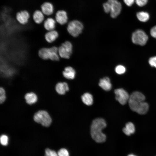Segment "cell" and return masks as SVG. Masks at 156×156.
Listing matches in <instances>:
<instances>
[{
    "label": "cell",
    "mask_w": 156,
    "mask_h": 156,
    "mask_svg": "<svg viewBox=\"0 0 156 156\" xmlns=\"http://www.w3.org/2000/svg\"><path fill=\"white\" fill-rule=\"evenodd\" d=\"M145 99V96L142 93L138 91L132 92L128 101L130 108L139 114H145L149 109L148 104L144 101Z\"/></svg>",
    "instance_id": "cell-1"
},
{
    "label": "cell",
    "mask_w": 156,
    "mask_h": 156,
    "mask_svg": "<svg viewBox=\"0 0 156 156\" xmlns=\"http://www.w3.org/2000/svg\"><path fill=\"white\" fill-rule=\"evenodd\" d=\"M105 120L102 118H96L93 120L90 129V133L92 139L98 143L104 142L106 136L102 132V130L106 126Z\"/></svg>",
    "instance_id": "cell-2"
},
{
    "label": "cell",
    "mask_w": 156,
    "mask_h": 156,
    "mask_svg": "<svg viewBox=\"0 0 156 156\" xmlns=\"http://www.w3.org/2000/svg\"><path fill=\"white\" fill-rule=\"evenodd\" d=\"M38 54L39 57L43 60L53 61H58L60 60L58 48L56 46L42 47L38 50Z\"/></svg>",
    "instance_id": "cell-3"
},
{
    "label": "cell",
    "mask_w": 156,
    "mask_h": 156,
    "mask_svg": "<svg viewBox=\"0 0 156 156\" xmlns=\"http://www.w3.org/2000/svg\"><path fill=\"white\" fill-rule=\"evenodd\" d=\"M83 27V25L81 22L78 20H74L68 23L67 29L71 35L76 37L82 32Z\"/></svg>",
    "instance_id": "cell-4"
},
{
    "label": "cell",
    "mask_w": 156,
    "mask_h": 156,
    "mask_svg": "<svg viewBox=\"0 0 156 156\" xmlns=\"http://www.w3.org/2000/svg\"><path fill=\"white\" fill-rule=\"evenodd\" d=\"M148 40V36L142 30H136L132 34L131 40L132 42L135 44L144 46L146 44Z\"/></svg>",
    "instance_id": "cell-5"
},
{
    "label": "cell",
    "mask_w": 156,
    "mask_h": 156,
    "mask_svg": "<svg viewBox=\"0 0 156 156\" xmlns=\"http://www.w3.org/2000/svg\"><path fill=\"white\" fill-rule=\"evenodd\" d=\"M34 119L35 122L45 127L49 126L51 122L50 115L44 111H40L36 113L34 116Z\"/></svg>",
    "instance_id": "cell-6"
},
{
    "label": "cell",
    "mask_w": 156,
    "mask_h": 156,
    "mask_svg": "<svg viewBox=\"0 0 156 156\" xmlns=\"http://www.w3.org/2000/svg\"><path fill=\"white\" fill-rule=\"evenodd\" d=\"M58 53L60 57L65 59L69 58L72 53L73 46L69 41H66L58 47Z\"/></svg>",
    "instance_id": "cell-7"
},
{
    "label": "cell",
    "mask_w": 156,
    "mask_h": 156,
    "mask_svg": "<svg viewBox=\"0 0 156 156\" xmlns=\"http://www.w3.org/2000/svg\"><path fill=\"white\" fill-rule=\"evenodd\" d=\"M110 7V15L111 17L114 18L120 14L122 8L121 3L118 0H107Z\"/></svg>",
    "instance_id": "cell-8"
},
{
    "label": "cell",
    "mask_w": 156,
    "mask_h": 156,
    "mask_svg": "<svg viewBox=\"0 0 156 156\" xmlns=\"http://www.w3.org/2000/svg\"><path fill=\"white\" fill-rule=\"evenodd\" d=\"M116 99L121 105H124L128 101L130 95L122 88H118L114 90Z\"/></svg>",
    "instance_id": "cell-9"
},
{
    "label": "cell",
    "mask_w": 156,
    "mask_h": 156,
    "mask_svg": "<svg viewBox=\"0 0 156 156\" xmlns=\"http://www.w3.org/2000/svg\"><path fill=\"white\" fill-rule=\"evenodd\" d=\"M30 18L29 12L26 10H22L16 14L15 18L18 22L22 25H25L29 22Z\"/></svg>",
    "instance_id": "cell-10"
},
{
    "label": "cell",
    "mask_w": 156,
    "mask_h": 156,
    "mask_svg": "<svg viewBox=\"0 0 156 156\" xmlns=\"http://www.w3.org/2000/svg\"><path fill=\"white\" fill-rule=\"evenodd\" d=\"M53 15H54V18L57 23L60 25H63L67 23L68 16L67 13L65 10H58Z\"/></svg>",
    "instance_id": "cell-11"
},
{
    "label": "cell",
    "mask_w": 156,
    "mask_h": 156,
    "mask_svg": "<svg viewBox=\"0 0 156 156\" xmlns=\"http://www.w3.org/2000/svg\"><path fill=\"white\" fill-rule=\"evenodd\" d=\"M40 10L46 17L52 16L54 13V8L53 4L50 2L46 1L42 4Z\"/></svg>",
    "instance_id": "cell-12"
},
{
    "label": "cell",
    "mask_w": 156,
    "mask_h": 156,
    "mask_svg": "<svg viewBox=\"0 0 156 156\" xmlns=\"http://www.w3.org/2000/svg\"><path fill=\"white\" fill-rule=\"evenodd\" d=\"M56 24L55 18L51 16L45 17L43 23V27L47 31L55 29Z\"/></svg>",
    "instance_id": "cell-13"
},
{
    "label": "cell",
    "mask_w": 156,
    "mask_h": 156,
    "mask_svg": "<svg viewBox=\"0 0 156 156\" xmlns=\"http://www.w3.org/2000/svg\"><path fill=\"white\" fill-rule=\"evenodd\" d=\"M59 36L58 32L54 29L46 31L44 35V38L47 43L51 44L57 39Z\"/></svg>",
    "instance_id": "cell-14"
},
{
    "label": "cell",
    "mask_w": 156,
    "mask_h": 156,
    "mask_svg": "<svg viewBox=\"0 0 156 156\" xmlns=\"http://www.w3.org/2000/svg\"><path fill=\"white\" fill-rule=\"evenodd\" d=\"M32 18L34 22L38 24H41L45 19V16L40 10H35L32 15Z\"/></svg>",
    "instance_id": "cell-15"
},
{
    "label": "cell",
    "mask_w": 156,
    "mask_h": 156,
    "mask_svg": "<svg viewBox=\"0 0 156 156\" xmlns=\"http://www.w3.org/2000/svg\"><path fill=\"white\" fill-rule=\"evenodd\" d=\"M75 71L71 67L68 66L64 68L62 72L63 76L66 79H72L75 78Z\"/></svg>",
    "instance_id": "cell-16"
},
{
    "label": "cell",
    "mask_w": 156,
    "mask_h": 156,
    "mask_svg": "<svg viewBox=\"0 0 156 156\" xmlns=\"http://www.w3.org/2000/svg\"><path fill=\"white\" fill-rule=\"evenodd\" d=\"M99 85L103 89L106 91L110 90L112 88L110 79L107 77L100 79Z\"/></svg>",
    "instance_id": "cell-17"
},
{
    "label": "cell",
    "mask_w": 156,
    "mask_h": 156,
    "mask_svg": "<svg viewBox=\"0 0 156 156\" xmlns=\"http://www.w3.org/2000/svg\"><path fill=\"white\" fill-rule=\"evenodd\" d=\"M67 83L65 82H59L55 86V90L57 92L60 94H64L69 90Z\"/></svg>",
    "instance_id": "cell-18"
},
{
    "label": "cell",
    "mask_w": 156,
    "mask_h": 156,
    "mask_svg": "<svg viewBox=\"0 0 156 156\" xmlns=\"http://www.w3.org/2000/svg\"><path fill=\"white\" fill-rule=\"evenodd\" d=\"M135 127L134 124L130 122L127 123L126 124L125 127L122 129L124 133L128 136L133 134L135 132Z\"/></svg>",
    "instance_id": "cell-19"
},
{
    "label": "cell",
    "mask_w": 156,
    "mask_h": 156,
    "mask_svg": "<svg viewBox=\"0 0 156 156\" xmlns=\"http://www.w3.org/2000/svg\"><path fill=\"white\" fill-rule=\"evenodd\" d=\"M81 98L83 102L87 105H90L93 103V96L89 93H84L82 96Z\"/></svg>",
    "instance_id": "cell-20"
},
{
    "label": "cell",
    "mask_w": 156,
    "mask_h": 156,
    "mask_svg": "<svg viewBox=\"0 0 156 156\" xmlns=\"http://www.w3.org/2000/svg\"><path fill=\"white\" fill-rule=\"evenodd\" d=\"M136 16L139 21L143 22L148 21L150 18L148 13L144 11H140L137 12Z\"/></svg>",
    "instance_id": "cell-21"
},
{
    "label": "cell",
    "mask_w": 156,
    "mask_h": 156,
    "mask_svg": "<svg viewBox=\"0 0 156 156\" xmlns=\"http://www.w3.org/2000/svg\"><path fill=\"white\" fill-rule=\"evenodd\" d=\"M26 102L29 104H31L35 103L37 100L36 95L34 93H27L25 96Z\"/></svg>",
    "instance_id": "cell-22"
},
{
    "label": "cell",
    "mask_w": 156,
    "mask_h": 156,
    "mask_svg": "<svg viewBox=\"0 0 156 156\" xmlns=\"http://www.w3.org/2000/svg\"><path fill=\"white\" fill-rule=\"evenodd\" d=\"M115 71L118 74L121 75L124 73L126 71L125 67L123 66L119 65L117 66L115 68Z\"/></svg>",
    "instance_id": "cell-23"
},
{
    "label": "cell",
    "mask_w": 156,
    "mask_h": 156,
    "mask_svg": "<svg viewBox=\"0 0 156 156\" xmlns=\"http://www.w3.org/2000/svg\"><path fill=\"white\" fill-rule=\"evenodd\" d=\"M44 156H58L55 151L49 148H46L45 151Z\"/></svg>",
    "instance_id": "cell-24"
},
{
    "label": "cell",
    "mask_w": 156,
    "mask_h": 156,
    "mask_svg": "<svg viewBox=\"0 0 156 156\" xmlns=\"http://www.w3.org/2000/svg\"><path fill=\"white\" fill-rule=\"evenodd\" d=\"M58 156H69V154L68 151L65 148H62L57 152Z\"/></svg>",
    "instance_id": "cell-25"
},
{
    "label": "cell",
    "mask_w": 156,
    "mask_h": 156,
    "mask_svg": "<svg viewBox=\"0 0 156 156\" xmlns=\"http://www.w3.org/2000/svg\"><path fill=\"white\" fill-rule=\"evenodd\" d=\"M0 140L1 144L3 146H6L8 143V137L6 135H1L0 137Z\"/></svg>",
    "instance_id": "cell-26"
},
{
    "label": "cell",
    "mask_w": 156,
    "mask_h": 156,
    "mask_svg": "<svg viewBox=\"0 0 156 156\" xmlns=\"http://www.w3.org/2000/svg\"><path fill=\"white\" fill-rule=\"evenodd\" d=\"M6 98L5 90L3 88H0V102L1 103H3L5 101Z\"/></svg>",
    "instance_id": "cell-27"
},
{
    "label": "cell",
    "mask_w": 156,
    "mask_h": 156,
    "mask_svg": "<svg viewBox=\"0 0 156 156\" xmlns=\"http://www.w3.org/2000/svg\"><path fill=\"white\" fill-rule=\"evenodd\" d=\"M104 12L106 13H110V5L108 1L104 3L103 5Z\"/></svg>",
    "instance_id": "cell-28"
},
{
    "label": "cell",
    "mask_w": 156,
    "mask_h": 156,
    "mask_svg": "<svg viewBox=\"0 0 156 156\" xmlns=\"http://www.w3.org/2000/svg\"><path fill=\"white\" fill-rule=\"evenodd\" d=\"M148 63L151 66L156 68V56L150 57L148 60Z\"/></svg>",
    "instance_id": "cell-29"
},
{
    "label": "cell",
    "mask_w": 156,
    "mask_h": 156,
    "mask_svg": "<svg viewBox=\"0 0 156 156\" xmlns=\"http://www.w3.org/2000/svg\"><path fill=\"white\" fill-rule=\"evenodd\" d=\"M148 0H135L136 4L140 7H143L147 3Z\"/></svg>",
    "instance_id": "cell-30"
},
{
    "label": "cell",
    "mask_w": 156,
    "mask_h": 156,
    "mask_svg": "<svg viewBox=\"0 0 156 156\" xmlns=\"http://www.w3.org/2000/svg\"><path fill=\"white\" fill-rule=\"evenodd\" d=\"M150 33L152 37L156 39V25L151 28L150 30Z\"/></svg>",
    "instance_id": "cell-31"
},
{
    "label": "cell",
    "mask_w": 156,
    "mask_h": 156,
    "mask_svg": "<svg viewBox=\"0 0 156 156\" xmlns=\"http://www.w3.org/2000/svg\"><path fill=\"white\" fill-rule=\"evenodd\" d=\"M125 4L128 6H131L133 4L135 0H123Z\"/></svg>",
    "instance_id": "cell-32"
},
{
    "label": "cell",
    "mask_w": 156,
    "mask_h": 156,
    "mask_svg": "<svg viewBox=\"0 0 156 156\" xmlns=\"http://www.w3.org/2000/svg\"><path fill=\"white\" fill-rule=\"evenodd\" d=\"M127 156H136L133 154H130L129 155Z\"/></svg>",
    "instance_id": "cell-33"
}]
</instances>
